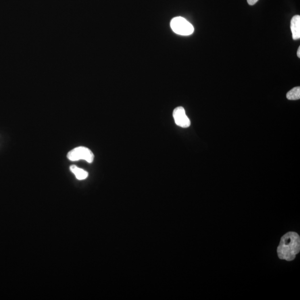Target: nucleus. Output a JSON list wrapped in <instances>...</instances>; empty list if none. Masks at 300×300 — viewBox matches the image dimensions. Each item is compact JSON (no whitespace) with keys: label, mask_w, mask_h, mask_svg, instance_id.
I'll return each mask as SVG.
<instances>
[{"label":"nucleus","mask_w":300,"mask_h":300,"mask_svg":"<svg viewBox=\"0 0 300 300\" xmlns=\"http://www.w3.org/2000/svg\"><path fill=\"white\" fill-rule=\"evenodd\" d=\"M300 251V238L295 232H288L281 238L277 252L280 260L292 261Z\"/></svg>","instance_id":"obj_1"},{"label":"nucleus","mask_w":300,"mask_h":300,"mask_svg":"<svg viewBox=\"0 0 300 300\" xmlns=\"http://www.w3.org/2000/svg\"><path fill=\"white\" fill-rule=\"evenodd\" d=\"M170 26L173 32L180 35H190L194 32V26L183 17L172 18Z\"/></svg>","instance_id":"obj_2"},{"label":"nucleus","mask_w":300,"mask_h":300,"mask_svg":"<svg viewBox=\"0 0 300 300\" xmlns=\"http://www.w3.org/2000/svg\"><path fill=\"white\" fill-rule=\"evenodd\" d=\"M68 160L72 161L83 160L89 163L93 162L94 160V153L90 149L84 147H79L73 149L67 153Z\"/></svg>","instance_id":"obj_3"},{"label":"nucleus","mask_w":300,"mask_h":300,"mask_svg":"<svg viewBox=\"0 0 300 300\" xmlns=\"http://www.w3.org/2000/svg\"><path fill=\"white\" fill-rule=\"evenodd\" d=\"M173 117L174 118L176 124L183 128H188L191 125L190 119L186 115L185 110L183 107H177L173 112Z\"/></svg>","instance_id":"obj_4"},{"label":"nucleus","mask_w":300,"mask_h":300,"mask_svg":"<svg viewBox=\"0 0 300 300\" xmlns=\"http://www.w3.org/2000/svg\"><path fill=\"white\" fill-rule=\"evenodd\" d=\"M291 30L292 34V38L294 40L300 39V15H295L291 20Z\"/></svg>","instance_id":"obj_5"},{"label":"nucleus","mask_w":300,"mask_h":300,"mask_svg":"<svg viewBox=\"0 0 300 300\" xmlns=\"http://www.w3.org/2000/svg\"><path fill=\"white\" fill-rule=\"evenodd\" d=\"M70 170L75 174L76 178L80 180L85 179L87 178L88 172L86 171L83 170L82 168H80L78 167L75 166V165H72L70 167Z\"/></svg>","instance_id":"obj_6"},{"label":"nucleus","mask_w":300,"mask_h":300,"mask_svg":"<svg viewBox=\"0 0 300 300\" xmlns=\"http://www.w3.org/2000/svg\"><path fill=\"white\" fill-rule=\"evenodd\" d=\"M286 98L290 100H297L300 99V87H296L287 92Z\"/></svg>","instance_id":"obj_7"},{"label":"nucleus","mask_w":300,"mask_h":300,"mask_svg":"<svg viewBox=\"0 0 300 300\" xmlns=\"http://www.w3.org/2000/svg\"><path fill=\"white\" fill-rule=\"evenodd\" d=\"M249 5L252 6L259 1V0H247Z\"/></svg>","instance_id":"obj_8"},{"label":"nucleus","mask_w":300,"mask_h":300,"mask_svg":"<svg viewBox=\"0 0 300 300\" xmlns=\"http://www.w3.org/2000/svg\"><path fill=\"white\" fill-rule=\"evenodd\" d=\"M297 55H298L299 58H300V47H299L298 49V52H297Z\"/></svg>","instance_id":"obj_9"}]
</instances>
